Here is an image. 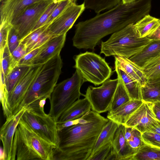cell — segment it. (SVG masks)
<instances>
[{"mask_svg":"<svg viewBox=\"0 0 160 160\" xmlns=\"http://www.w3.org/2000/svg\"><path fill=\"white\" fill-rule=\"evenodd\" d=\"M152 0H137L119 3L106 12L78 22L75 25L73 46L78 49L93 50L105 36L131 24H135L149 14Z\"/></svg>","mask_w":160,"mask_h":160,"instance_id":"cell-1","label":"cell"},{"mask_svg":"<svg viewBox=\"0 0 160 160\" xmlns=\"http://www.w3.org/2000/svg\"><path fill=\"white\" fill-rule=\"evenodd\" d=\"M88 121L58 131L59 144L53 160H88L102 128L109 119L92 110Z\"/></svg>","mask_w":160,"mask_h":160,"instance_id":"cell-2","label":"cell"},{"mask_svg":"<svg viewBox=\"0 0 160 160\" xmlns=\"http://www.w3.org/2000/svg\"><path fill=\"white\" fill-rule=\"evenodd\" d=\"M57 147L44 140L21 119L13 138L12 160H53Z\"/></svg>","mask_w":160,"mask_h":160,"instance_id":"cell-3","label":"cell"},{"mask_svg":"<svg viewBox=\"0 0 160 160\" xmlns=\"http://www.w3.org/2000/svg\"><path fill=\"white\" fill-rule=\"evenodd\" d=\"M62 64L60 54L42 64L16 113L38 99L43 98H50L61 73Z\"/></svg>","mask_w":160,"mask_h":160,"instance_id":"cell-4","label":"cell"},{"mask_svg":"<svg viewBox=\"0 0 160 160\" xmlns=\"http://www.w3.org/2000/svg\"><path fill=\"white\" fill-rule=\"evenodd\" d=\"M151 40L140 38L134 24L128 25L102 42L100 53L105 56H121L129 58L141 50Z\"/></svg>","mask_w":160,"mask_h":160,"instance_id":"cell-5","label":"cell"},{"mask_svg":"<svg viewBox=\"0 0 160 160\" xmlns=\"http://www.w3.org/2000/svg\"><path fill=\"white\" fill-rule=\"evenodd\" d=\"M85 81L76 70L70 78L57 84L49 99V114L57 122L63 113L82 95L80 91Z\"/></svg>","mask_w":160,"mask_h":160,"instance_id":"cell-6","label":"cell"},{"mask_svg":"<svg viewBox=\"0 0 160 160\" xmlns=\"http://www.w3.org/2000/svg\"><path fill=\"white\" fill-rule=\"evenodd\" d=\"M74 68L78 71L85 82L95 86L102 84L109 78L112 71L105 60L92 52H86L76 55Z\"/></svg>","mask_w":160,"mask_h":160,"instance_id":"cell-7","label":"cell"},{"mask_svg":"<svg viewBox=\"0 0 160 160\" xmlns=\"http://www.w3.org/2000/svg\"><path fill=\"white\" fill-rule=\"evenodd\" d=\"M21 119L40 137L58 147L59 140L57 123L49 114L26 107Z\"/></svg>","mask_w":160,"mask_h":160,"instance_id":"cell-8","label":"cell"},{"mask_svg":"<svg viewBox=\"0 0 160 160\" xmlns=\"http://www.w3.org/2000/svg\"><path fill=\"white\" fill-rule=\"evenodd\" d=\"M118 79H108L98 87L89 86L85 94L89 102L92 110L98 113L108 111L117 86Z\"/></svg>","mask_w":160,"mask_h":160,"instance_id":"cell-9","label":"cell"},{"mask_svg":"<svg viewBox=\"0 0 160 160\" xmlns=\"http://www.w3.org/2000/svg\"><path fill=\"white\" fill-rule=\"evenodd\" d=\"M53 1L42 0L32 5L11 22L21 40L32 32L48 7Z\"/></svg>","mask_w":160,"mask_h":160,"instance_id":"cell-10","label":"cell"},{"mask_svg":"<svg viewBox=\"0 0 160 160\" xmlns=\"http://www.w3.org/2000/svg\"><path fill=\"white\" fill-rule=\"evenodd\" d=\"M85 9L83 3L78 5L75 0L48 25V33L52 37L66 34Z\"/></svg>","mask_w":160,"mask_h":160,"instance_id":"cell-11","label":"cell"},{"mask_svg":"<svg viewBox=\"0 0 160 160\" xmlns=\"http://www.w3.org/2000/svg\"><path fill=\"white\" fill-rule=\"evenodd\" d=\"M42 64L33 65L8 95L9 108L12 115L15 114L30 86L37 76Z\"/></svg>","mask_w":160,"mask_h":160,"instance_id":"cell-12","label":"cell"},{"mask_svg":"<svg viewBox=\"0 0 160 160\" xmlns=\"http://www.w3.org/2000/svg\"><path fill=\"white\" fill-rule=\"evenodd\" d=\"M153 105V102L143 101L130 115L124 125L135 128L142 133L152 124H160L154 112Z\"/></svg>","mask_w":160,"mask_h":160,"instance_id":"cell-13","label":"cell"},{"mask_svg":"<svg viewBox=\"0 0 160 160\" xmlns=\"http://www.w3.org/2000/svg\"><path fill=\"white\" fill-rule=\"evenodd\" d=\"M25 108L22 109L6 119L0 129V138L2 142L4 160H12L13 138L16 129Z\"/></svg>","mask_w":160,"mask_h":160,"instance_id":"cell-14","label":"cell"},{"mask_svg":"<svg viewBox=\"0 0 160 160\" xmlns=\"http://www.w3.org/2000/svg\"><path fill=\"white\" fill-rule=\"evenodd\" d=\"M42 0H4L0 7V22L11 23L28 7Z\"/></svg>","mask_w":160,"mask_h":160,"instance_id":"cell-15","label":"cell"},{"mask_svg":"<svg viewBox=\"0 0 160 160\" xmlns=\"http://www.w3.org/2000/svg\"><path fill=\"white\" fill-rule=\"evenodd\" d=\"M66 34L52 37L43 45L32 62V65L42 64L57 55L60 54L66 40Z\"/></svg>","mask_w":160,"mask_h":160,"instance_id":"cell-16","label":"cell"},{"mask_svg":"<svg viewBox=\"0 0 160 160\" xmlns=\"http://www.w3.org/2000/svg\"><path fill=\"white\" fill-rule=\"evenodd\" d=\"M125 125L119 124L112 142L114 160H132L135 152L124 137Z\"/></svg>","mask_w":160,"mask_h":160,"instance_id":"cell-17","label":"cell"},{"mask_svg":"<svg viewBox=\"0 0 160 160\" xmlns=\"http://www.w3.org/2000/svg\"><path fill=\"white\" fill-rule=\"evenodd\" d=\"M159 57L160 39H152L129 59L143 69L149 63Z\"/></svg>","mask_w":160,"mask_h":160,"instance_id":"cell-18","label":"cell"},{"mask_svg":"<svg viewBox=\"0 0 160 160\" xmlns=\"http://www.w3.org/2000/svg\"><path fill=\"white\" fill-rule=\"evenodd\" d=\"M114 57L115 65L139 83L142 87L144 86L148 82L143 69L130 60L129 58L117 56Z\"/></svg>","mask_w":160,"mask_h":160,"instance_id":"cell-19","label":"cell"},{"mask_svg":"<svg viewBox=\"0 0 160 160\" xmlns=\"http://www.w3.org/2000/svg\"><path fill=\"white\" fill-rule=\"evenodd\" d=\"M49 25H45L32 32L21 40L20 42L27 48V53L42 46L53 37L47 30Z\"/></svg>","mask_w":160,"mask_h":160,"instance_id":"cell-20","label":"cell"},{"mask_svg":"<svg viewBox=\"0 0 160 160\" xmlns=\"http://www.w3.org/2000/svg\"><path fill=\"white\" fill-rule=\"evenodd\" d=\"M91 104L85 98L78 99L75 102L61 115L57 120V123L78 118L91 110Z\"/></svg>","mask_w":160,"mask_h":160,"instance_id":"cell-21","label":"cell"},{"mask_svg":"<svg viewBox=\"0 0 160 160\" xmlns=\"http://www.w3.org/2000/svg\"><path fill=\"white\" fill-rule=\"evenodd\" d=\"M143 102L141 100L131 99L116 110L108 112L107 118L118 124L124 125L130 115Z\"/></svg>","mask_w":160,"mask_h":160,"instance_id":"cell-22","label":"cell"},{"mask_svg":"<svg viewBox=\"0 0 160 160\" xmlns=\"http://www.w3.org/2000/svg\"><path fill=\"white\" fill-rule=\"evenodd\" d=\"M118 126L116 122L109 120L100 132L88 160L102 147L112 141Z\"/></svg>","mask_w":160,"mask_h":160,"instance_id":"cell-23","label":"cell"},{"mask_svg":"<svg viewBox=\"0 0 160 160\" xmlns=\"http://www.w3.org/2000/svg\"><path fill=\"white\" fill-rule=\"evenodd\" d=\"M115 68L118 78L123 83L131 99L142 100L140 84L116 66L115 65Z\"/></svg>","mask_w":160,"mask_h":160,"instance_id":"cell-24","label":"cell"},{"mask_svg":"<svg viewBox=\"0 0 160 160\" xmlns=\"http://www.w3.org/2000/svg\"><path fill=\"white\" fill-rule=\"evenodd\" d=\"M160 23V19L151 16H145L137 22L134 25L140 38H144L153 32Z\"/></svg>","mask_w":160,"mask_h":160,"instance_id":"cell-25","label":"cell"},{"mask_svg":"<svg viewBox=\"0 0 160 160\" xmlns=\"http://www.w3.org/2000/svg\"><path fill=\"white\" fill-rule=\"evenodd\" d=\"M32 66L17 65L6 78V86L8 94L25 76Z\"/></svg>","mask_w":160,"mask_h":160,"instance_id":"cell-26","label":"cell"},{"mask_svg":"<svg viewBox=\"0 0 160 160\" xmlns=\"http://www.w3.org/2000/svg\"><path fill=\"white\" fill-rule=\"evenodd\" d=\"M114 93L108 112L113 111L131 100L123 83L120 79Z\"/></svg>","mask_w":160,"mask_h":160,"instance_id":"cell-27","label":"cell"},{"mask_svg":"<svg viewBox=\"0 0 160 160\" xmlns=\"http://www.w3.org/2000/svg\"><path fill=\"white\" fill-rule=\"evenodd\" d=\"M124 134L127 143L135 153L144 144L142 133L135 128L125 126Z\"/></svg>","mask_w":160,"mask_h":160,"instance_id":"cell-28","label":"cell"},{"mask_svg":"<svg viewBox=\"0 0 160 160\" xmlns=\"http://www.w3.org/2000/svg\"><path fill=\"white\" fill-rule=\"evenodd\" d=\"M132 160H160V148L144 144L134 154Z\"/></svg>","mask_w":160,"mask_h":160,"instance_id":"cell-29","label":"cell"},{"mask_svg":"<svg viewBox=\"0 0 160 160\" xmlns=\"http://www.w3.org/2000/svg\"><path fill=\"white\" fill-rule=\"evenodd\" d=\"M122 0H84L85 8L90 9L97 14L109 10L119 3Z\"/></svg>","mask_w":160,"mask_h":160,"instance_id":"cell-30","label":"cell"},{"mask_svg":"<svg viewBox=\"0 0 160 160\" xmlns=\"http://www.w3.org/2000/svg\"><path fill=\"white\" fill-rule=\"evenodd\" d=\"M141 92L143 101L152 102H156L160 95V81L148 82L142 87Z\"/></svg>","mask_w":160,"mask_h":160,"instance_id":"cell-31","label":"cell"},{"mask_svg":"<svg viewBox=\"0 0 160 160\" xmlns=\"http://www.w3.org/2000/svg\"><path fill=\"white\" fill-rule=\"evenodd\" d=\"M17 65L18 63L12 57L7 44L0 55V68L6 78Z\"/></svg>","mask_w":160,"mask_h":160,"instance_id":"cell-32","label":"cell"},{"mask_svg":"<svg viewBox=\"0 0 160 160\" xmlns=\"http://www.w3.org/2000/svg\"><path fill=\"white\" fill-rule=\"evenodd\" d=\"M8 93L6 89V83L0 82V101L2 104L4 115L6 119L12 115L10 110L8 101Z\"/></svg>","mask_w":160,"mask_h":160,"instance_id":"cell-33","label":"cell"},{"mask_svg":"<svg viewBox=\"0 0 160 160\" xmlns=\"http://www.w3.org/2000/svg\"><path fill=\"white\" fill-rule=\"evenodd\" d=\"M59 1L60 0H54L49 4L32 32L45 25Z\"/></svg>","mask_w":160,"mask_h":160,"instance_id":"cell-34","label":"cell"},{"mask_svg":"<svg viewBox=\"0 0 160 160\" xmlns=\"http://www.w3.org/2000/svg\"><path fill=\"white\" fill-rule=\"evenodd\" d=\"M112 142H110L102 147L91 158L90 160H108L112 152Z\"/></svg>","mask_w":160,"mask_h":160,"instance_id":"cell-35","label":"cell"},{"mask_svg":"<svg viewBox=\"0 0 160 160\" xmlns=\"http://www.w3.org/2000/svg\"><path fill=\"white\" fill-rule=\"evenodd\" d=\"M12 27L11 24L6 22H0V55L7 45L9 32Z\"/></svg>","mask_w":160,"mask_h":160,"instance_id":"cell-36","label":"cell"},{"mask_svg":"<svg viewBox=\"0 0 160 160\" xmlns=\"http://www.w3.org/2000/svg\"><path fill=\"white\" fill-rule=\"evenodd\" d=\"M142 138L144 144L160 148V135L148 131L142 133Z\"/></svg>","mask_w":160,"mask_h":160,"instance_id":"cell-37","label":"cell"},{"mask_svg":"<svg viewBox=\"0 0 160 160\" xmlns=\"http://www.w3.org/2000/svg\"><path fill=\"white\" fill-rule=\"evenodd\" d=\"M75 0H60L59 2L48 20L45 25L49 24Z\"/></svg>","mask_w":160,"mask_h":160,"instance_id":"cell-38","label":"cell"},{"mask_svg":"<svg viewBox=\"0 0 160 160\" xmlns=\"http://www.w3.org/2000/svg\"><path fill=\"white\" fill-rule=\"evenodd\" d=\"M20 41L18 33L12 26L9 32L7 43L11 53L19 45Z\"/></svg>","mask_w":160,"mask_h":160,"instance_id":"cell-39","label":"cell"},{"mask_svg":"<svg viewBox=\"0 0 160 160\" xmlns=\"http://www.w3.org/2000/svg\"><path fill=\"white\" fill-rule=\"evenodd\" d=\"M143 70L148 82H153L160 81V64Z\"/></svg>","mask_w":160,"mask_h":160,"instance_id":"cell-40","label":"cell"},{"mask_svg":"<svg viewBox=\"0 0 160 160\" xmlns=\"http://www.w3.org/2000/svg\"><path fill=\"white\" fill-rule=\"evenodd\" d=\"M44 44L40 47L27 53L19 61L18 65L32 66V61L41 50Z\"/></svg>","mask_w":160,"mask_h":160,"instance_id":"cell-41","label":"cell"},{"mask_svg":"<svg viewBox=\"0 0 160 160\" xmlns=\"http://www.w3.org/2000/svg\"><path fill=\"white\" fill-rule=\"evenodd\" d=\"M27 53V49L26 47L24 44L20 42L11 54L14 59L18 63Z\"/></svg>","mask_w":160,"mask_h":160,"instance_id":"cell-42","label":"cell"},{"mask_svg":"<svg viewBox=\"0 0 160 160\" xmlns=\"http://www.w3.org/2000/svg\"><path fill=\"white\" fill-rule=\"evenodd\" d=\"M145 131L153 132L160 135V124L159 123L152 124L147 128Z\"/></svg>","mask_w":160,"mask_h":160,"instance_id":"cell-43","label":"cell"},{"mask_svg":"<svg viewBox=\"0 0 160 160\" xmlns=\"http://www.w3.org/2000/svg\"><path fill=\"white\" fill-rule=\"evenodd\" d=\"M147 37L151 40L160 39V23L156 29Z\"/></svg>","mask_w":160,"mask_h":160,"instance_id":"cell-44","label":"cell"},{"mask_svg":"<svg viewBox=\"0 0 160 160\" xmlns=\"http://www.w3.org/2000/svg\"><path fill=\"white\" fill-rule=\"evenodd\" d=\"M153 108L156 117L160 121V101L153 102Z\"/></svg>","mask_w":160,"mask_h":160,"instance_id":"cell-45","label":"cell"},{"mask_svg":"<svg viewBox=\"0 0 160 160\" xmlns=\"http://www.w3.org/2000/svg\"><path fill=\"white\" fill-rule=\"evenodd\" d=\"M160 64V57L149 63L143 69H148Z\"/></svg>","mask_w":160,"mask_h":160,"instance_id":"cell-46","label":"cell"},{"mask_svg":"<svg viewBox=\"0 0 160 160\" xmlns=\"http://www.w3.org/2000/svg\"><path fill=\"white\" fill-rule=\"evenodd\" d=\"M0 160H4V154L3 151V148L1 147L0 148Z\"/></svg>","mask_w":160,"mask_h":160,"instance_id":"cell-47","label":"cell"},{"mask_svg":"<svg viewBox=\"0 0 160 160\" xmlns=\"http://www.w3.org/2000/svg\"><path fill=\"white\" fill-rule=\"evenodd\" d=\"M137 0H122L121 1L123 4H128L133 2Z\"/></svg>","mask_w":160,"mask_h":160,"instance_id":"cell-48","label":"cell"},{"mask_svg":"<svg viewBox=\"0 0 160 160\" xmlns=\"http://www.w3.org/2000/svg\"><path fill=\"white\" fill-rule=\"evenodd\" d=\"M160 101V95L158 98L157 100L156 101Z\"/></svg>","mask_w":160,"mask_h":160,"instance_id":"cell-49","label":"cell"},{"mask_svg":"<svg viewBox=\"0 0 160 160\" xmlns=\"http://www.w3.org/2000/svg\"><path fill=\"white\" fill-rule=\"evenodd\" d=\"M2 1L3 0H0V2H2Z\"/></svg>","mask_w":160,"mask_h":160,"instance_id":"cell-50","label":"cell"},{"mask_svg":"<svg viewBox=\"0 0 160 160\" xmlns=\"http://www.w3.org/2000/svg\"><path fill=\"white\" fill-rule=\"evenodd\" d=\"M52 0L54 1V0Z\"/></svg>","mask_w":160,"mask_h":160,"instance_id":"cell-51","label":"cell"}]
</instances>
